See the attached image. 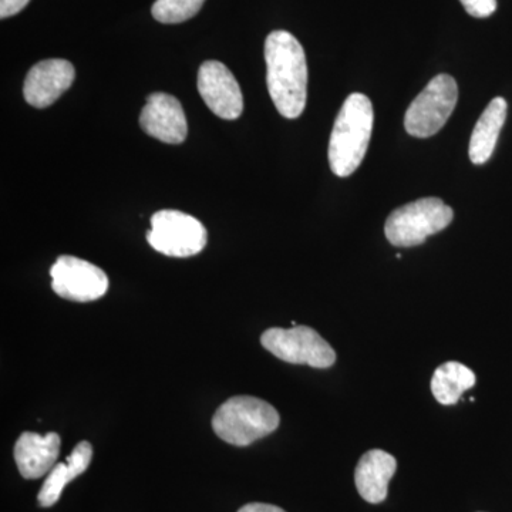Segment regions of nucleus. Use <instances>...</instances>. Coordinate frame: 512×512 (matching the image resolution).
Wrapping results in <instances>:
<instances>
[{"label": "nucleus", "instance_id": "nucleus-1", "mask_svg": "<svg viewBox=\"0 0 512 512\" xmlns=\"http://www.w3.org/2000/svg\"><path fill=\"white\" fill-rule=\"evenodd\" d=\"M266 83L276 110L286 119H298L308 99V64L295 36L275 30L265 42Z\"/></svg>", "mask_w": 512, "mask_h": 512}, {"label": "nucleus", "instance_id": "nucleus-2", "mask_svg": "<svg viewBox=\"0 0 512 512\" xmlns=\"http://www.w3.org/2000/svg\"><path fill=\"white\" fill-rule=\"evenodd\" d=\"M372 101L362 93L350 94L338 117L329 140V164L333 174L340 178L355 173L369 148L372 138Z\"/></svg>", "mask_w": 512, "mask_h": 512}, {"label": "nucleus", "instance_id": "nucleus-3", "mask_svg": "<svg viewBox=\"0 0 512 512\" xmlns=\"http://www.w3.org/2000/svg\"><path fill=\"white\" fill-rule=\"evenodd\" d=\"M281 423L278 410L265 400L235 396L218 407L212 417V429L225 443L247 447L274 433Z\"/></svg>", "mask_w": 512, "mask_h": 512}, {"label": "nucleus", "instance_id": "nucleus-4", "mask_svg": "<svg viewBox=\"0 0 512 512\" xmlns=\"http://www.w3.org/2000/svg\"><path fill=\"white\" fill-rule=\"evenodd\" d=\"M453 218V210L440 198H421L394 210L387 218L384 234L394 247H419L446 229Z\"/></svg>", "mask_w": 512, "mask_h": 512}, {"label": "nucleus", "instance_id": "nucleus-5", "mask_svg": "<svg viewBox=\"0 0 512 512\" xmlns=\"http://www.w3.org/2000/svg\"><path fill=\"white\" fill-rule=\"evenodd\" d=\"M457 100L456 80L448 74H439L410 104L404 116V128L413 137L434 136L450 119Z\"/></svg>", "mask_w": 512, "mask_h": 512}, {"label": "nucleus", "instance_id": "nucleus-6", "mask_svg": "<svg viewBox=\"0 0 512 512\" xmlns=\"http://www.w3.org/2000/svg\"><path fill=\"white\" fill-rule=\"evenodd\" d=\"M261 343L269 353L292 365L328 369L336 362L335 350L309 326L265 330L261 336Z\"/></svg>", "mask_w": 512, "mask_h": 512}, {"label": "nucleus", "instance_id": "nucleus-7", "mask_svg": "<svg viewBox=\"0 0 512 512\" xmlns=\"http://www.w3.org/2000/svg\"><path fill=\"white\" fill-rule=\"evenodd\" d=\"M147 241L157 252L173 258L200 254L208 241L207 229L197 218L181 211H158L151 217Z\"/></svg>", "mask_w": 512, "mask_h": 512}, {"label": "nucleus", "instance_id": "nucleus-8", "mask_svg": "<svg viewBox=\"0 0 512 512\" xmlns=\"http://www.w3.org/2000/svg\"><path fill=\"white\" fill-rule=\"evenodd\" d=\"M53 291L73 302H93L109 291V278L99 266L76 256L57 258L50 269Z\"/></svg>", "mask_w": 512, "mask_h": 512}, {"label": "nucleus", "instance_id": "nucleus-9", "mask_svg": "<svg viewBox=\"0 0 512 512\" xmlns=\"http://www.w3.org/2000/svg\"><path fill=\"white\" fill-rule=\"evenodd\" d=\"M198 92L208 109L224 120L238 119L244 110V97L234 74L225 64L208 60L198 72Z\"/></svg>", "mask_w": 512, "mask_h": 512}, {"label": "nucleus", "instance_id": "nucleus-10", "mask_svg": "<svg viewBox=\"0 0 512 512\" xmlns=\"http://www.w3.org/2000/svg\"><path fill=\"white\" fill-rule=\"evenodd\" d=\"M140 126L148 136L167 144L184 143L188 134L187 117L183 106L174 96L153 93L141 111Z\"/></svg>", "mask_w": 512, "mask_h": 512}, {"label": "nucleus", "instance_id": "nucleus-11", "mask_svg": "<svg viewBox=\"0 0 512 512\" xmlns=\"http://www.w3.org/2000/svg\"><path fill=\"white\" fill-rule=\"evenodd\" d=\"M74 77L76 70L67 60H43L35 64L26 77L25 100L36 109H46L72 87Z\"/></svg>", "mask_w": 512, "mask_h": 512}, {"label": "nucleus", "instance_id": "nucleus-12", "mask_svg": "<svg viewBox=\"0 0 512 512\" xmlns=\"http://www.w3.org/2000/svg\"><path fill=\"white\" fill-rule=\"evenodd\" d=\"M60 436L49 433L46 436L25 431L15 444V461L20 474L26 480H37L46 476L55 467L60 454Z\"/></svg>", "mask_w": 512, "mask_h": 512}, {"label": "nucleus", "instance_id": "nucleus-13", "mask_svg": "<svg viewBox=\"0 0 512 512\" xmlns=\"http://www.w3.org/2000/svg\"><path fill=\"white\" fill-rule=\"evenodd\" d=\"M397 470V461L383 450H370L357 463L355 483L363 500L370 504L383 503L387 487Z\"/></svg>", "mask_w": 512, "mask_h": 512}, {"label": "nucleus", "instance_id": "nucleus-14", "mask_svg": "<svg viewBox=\"0 0 512 512\" xmlns=\"http://www.w3.org/2000/svg\"><path fill=\"white\" fill-rule=\"evenodd\" d=\"M93 447L89 441H80L66 463L56 464L47 476L45 484L40 488L37 495L40 507H53L59 501L66 485L73 481L74 478L82 476L86 473L90 463H92Z\"/></svg>", "mask_w": 512, "mask_h": 512}, {"label": "nucleus", "instance_id": "nucleus-15", "mask_svg": "<svg viewBox=\"0 0 512 512\" xmlns=\"http://www.w3.org/2000/svg\"><path fill=\"white\" fill-rule=\"evenodd\" d=\"M507 110V101L503 97H497L481 114L471 134L470 148H468L471 163L483 165L493 156L501 128L507 119Z\"/></svg>", "mask_w": 512, "mask_h": 512}, {"label": "nucleus", "instance_id": "nucleus-16", "mask_svg": "<svg viewBox=\"0 0 512 512\" xmlns=\"http://www.w3.org/2000/svg\"><path fill=\"white\" fill-rule=\"evenodd\" d=\"M476 375L463 363L447 362L437 367L431 379V393L444 406L456 404L476 384Z\"/></svg>", "mask_w": 512, "mask_h": 512}, {"label": "nucleus", "instance_id": "nucleus-17", "mask_svg": "<svg viewBox=\"0 0 512 512\" xmlns=\"http://www.w3.org/2000/svg\"><path fill=\"white\" fill-rule=\"evenodd\" d=\"M205 0H157L151 9L154 19L165 25L183 23L200 12Z\"/></svg>", "mask_w": 512, "mask_h": 512}, {"label": "nucleus", "instance_id": "nucleus-18", "mask_svg": "<svg viewBox=\"0 0 512 512\" xmlns=\"http://www.w3.org/2000/svg\"><path fill=\"white\" fill-rule=\"evenodd\" d=\"M468 15L477 19L490 18L497 10V0H460Z\"/></svg>", "mask_w": 512, "mask_h": 512}, {"label": "nucleus", "instance_id": "nucleus-19", "mask_svg": "<svg viewBox=\"0 0 512 512\" xmlns=\"http://www.w3.org/2000/svg\"><path fill=\"white\" fill-rule=\"evenodd\" d=\"M29 2L30 0H0V18L6 19L18 15L29 5Z\"/></svg>", "mask_w": 512, "mask_h": 512}, {"label": "nucleus", "instance_id": "nucleus-20", "mask_svg": "<svg viewBox=\"0 0 512 512\" xmlns=\"http://www.w3.org/2000/svg\"><path fill=\"white\" fill-rule=\"evenodd\" d=\"M238 512H286L272 504L251 503L242 507Z\"/></svg>", "mask_w": 512, "mask_h": 512}]
</instances>
